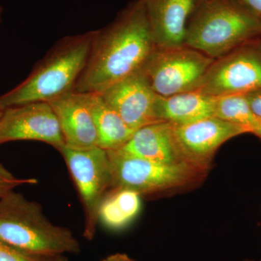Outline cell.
<instances>
[{
	"label": "cell",
	"instance_id": "6da1fadb",
	"mask_svg": "<svg viewBox=\"0 0 261 261\" xmlns=\"http://www.w3.org/2000/svg\"><path fill=\"white\" fill-rule=\"evenodd\" d=\"M156 47L144 0H134L106 27L93 31L74 92L101 93L141 71Z\"/></svg>",
	"mask_w": 261,
	"mask_h": 261
},
{
	"label": "cell",
	"instance_id": "7a4b0ae2",
	"mask_svg": "<svg viewBox=\"0 0 261 261\" xmlns=\"http://www.w3.org/2000/svg\"><path fill=\"white\" fill-rule=\"evenodd\" d=\"M92 36L93 31H90L60 39L23 82L0 96V109L31 102H49L74 92L88 59Z\"/></svg>",
	"mask_w": 261,
	"mask_h": 261
},
{
	"label": "cell",
	"instance_id": "3957f363",
	"mask_svg": "<svg viewBox=\"0 0 261 261\" xmlns=\"http://www.w3.org/2000/svg\"><path fill=\"white\" fill-rule=\"evenodd\" d=\"M0 240L42 256L81 252L80 242L70 228L51 223L40 204L14 190L0 198Z\"/></svg>",
	"mask_w": 261,
	"mask_h": 261
},
{
	"label": "cell",
	"instance_id": "277c9868",
	"mask_svg": "<svg viewBox=\"0 0 261 261\" xmlns=\"http://www.w3.org/2000/svg\"><path fill=\"white\" fill-rule=\"evenodd\" d=\"M261 37V22L238 0H203L192 15L185 45L213 59Z\"/></svg>",
	"mask_w": 261,
	"mask_h": 261
},
{
	"label": "cell",
	"instance_id": "5b68a950",
	"mask_svg": "<svg viewBox=\"0 0 261 261\" xmlns=\"http://www.w3.org/2000/svg\"><path fill=\"white\" fill-rule=\"evenodd\" d=\"M111 188L129 189L141 196L153 195L188 186L205 171L187 163H163L108 151Z\"/></svg>",
	"mask_w": 261,
	"mask_h": 261
},
{
	"label": "cell",
	"instance_id": "8992f818",
	"mask_svg": "<svg viewBox=\"0 0 261 261\" xmlns=\"http://www.w3.org/2000/svg\"><path fill=\"white\" fill-rule=\"evenodd\" d=\"M59 152L74 182L83 207L84 238L91 241L97 232L99 207L111 189L108 151L98 146L87 149L64 146Z\"/></svg>",
	"mask_w": 261,
	"mask_h": 261
},
{
	"label": "cell",
	"instance_id": "52a82bcc",
	"mask_svg": "<svg viewBox=\"0 0 261 261\" xmlns=\"http://www.w3.org/2000/svg\"><path fill=\"white\" fill-rule=\"evenodd\" d=\"M214 60L187 45L156 47L142 70L155 93L168 97L197 90Z\"/></svg>",
	"mask_w": 261,
	"mask_h": 261
},
{
	"label": "cell",
	"instance_id": "ba28073f",
	"mask_svg": "<svg viewBox=\"0 0 261 261\" xmlns=\"http://www.w3.org/2000/svg\"><path fill=\"white\" fill-rule=\"evenodd\" d=\"M261 89V37L215 59L197 91L221 97Z\"/></svg>",
	"mask_w": 261,
	"mask_h": 261
},
{
	"label": "cell",
	"instance_id": "9c48e42d",
	"mask_svg": "<svg viewBox=\"0 0 261 261\" xmlns=\"http://www.w3.org/2000/svg\"><path fill=\"white\" fill-rule=\"evenodd\" d=\"M14 141H38L59 152L65 146L56 113L49 102L6 108L0 119V145Z\"/></svg>",
	"mask_w": 261,
	"mask_h": 261
},
{
	"label": "cell",
	"instance_id": "30bf717a",
	"mask_svg": "<svg viewBox=\"0 0 261 261\" xmlns=\"http://www.w3.org/2000/svg\"><path fill=\"white\" fill-rule=\"evenodd\" d=\"M172 126L175 142L185 162L205 172L223 144L247 134L243 127L216 116Z\"/></svg>",
	"mask_w": 261,
	"mask_h": 261
},
{
	"label": "cell",
	"instance_id": "8fae6325",
	"mask_svg": "<svg viewBox=\"0 0 261 261\" xmlns=\"http://www.w3.org/2000/svg\"><path fill=\"white\" fill-rule=\"evenodd\" d=\"M99 94L132 129L161 122L157 116L159 95L142 70Z\"/></svg>",
	"mask_w": 261,
	"mask_h": 261
},
{
	"label": "cell",
	"instance_id": "7c38bea8",
	"mask_svg": "<svg viewBox=\"0 0 261 261\" xmlns=\"http://www.w3.org/2000/svg\"><path fill=\"white\" fill-rule=\"evenodd\" d=\"M203 0H144L156 47L185 45L187 27Z\"/></svg>",
	"mask_w": 261,
	"mask_h": 261
},
{
	"label": "cell",
	"instance_id": "4fadbf2b",
	"mask_svg": "<svg viewBox=\"0 0 261 261\" xmlns=\"http://www.w3.org/2000/svg\"><path fill=\"white\" fill-rule=\"evenodd\" d=\"M49 103L58 118L65 146L75 149L98 146L88 93L70 92Z\"/></svg>",
	"mask_w": 261,
	"mask_h": 261
},
{
	"label": "cell",
	"instance_id": "5bb4252c",
	"mask_svg": "<svg viewBox=\"0 0 261 261\" xmlns=\"http://www.w3.org/2000/svg\"><path fill=\"white\" fill-rule=\"evenodd\" d=\"M116 151L155 162L187 163L175 142L172 124L168 122H158L136 130L130 140Z\"/></svg>",
	"mask_w": 261,
	"mask_h": 261
},
{
	"label": "cell",
	"instance_id": "9a60e30c",
	"mask_svg": "<svg viewBox=\"0 0 261 261\" xmlns=\"http://www.w3.org/2000/svg\"><path fill=\"white\" fill-rule=\"evenodd\" d=\"M216 101V97L197 90L168 97L159 96L158 119L173 125H185L215 116Z\"/></svg>",
	"mask_w": 261,
	"mask_h": 261
},
{
	"label": "cell",
	"instance_id": "2e32d148",
	"mask_svg": "<svg viewBox=\"0 0 261 261\" xmlns=\"http://www.w3.org/2000/svg\"><path fill=\"white\" fill-rule=\"evenodd\" d=\"M97 132L98 147L106 151L123 147L135 130L130 128L99 93H88Z\"/></svg>",
	"mask_w": 261,
	"mask_h": 261
},
{
	"label": "cell",
	"instance_id": "e0dca14e",
	"mask_svg": "<svg viewBox=\"0 0 261 261\" xmlns=\"http://www.w3.org/2000/svg\"><path fill=\"white\" fill-rule=\"evenodd\" d=\"M142 196L129 189L111 188L103 199L99 211V222L108 229H123L140 214Z\"/></svg>",
	"mask_w": 261,
	"mask_h": 261
},
{
	"label": "cell",
	"instance_id": "ac0fdd59",
	"mask_svg": "<svg viewBox=\"0 0 261 261\" xmlns=\"http://www.w3.org/2000/svg\"><path fill=\"white\" fill-rule=\"evenodd\" d=\"M215 116L243 127L261 140V118L250 109L245 94L216 97Z\"/></svg>",
	"mask_w": 261,
	"mask_h": 261
},
{
	"label": "cell",
	"instance_id": "d6986e66",
	"mask_svg": "<svg viewBox=\"0 0 261 261\" xmlns=\"http://www.w3.org/2000/svg\"><path fill=\"white\" fill-rule=\"evenodd\" d=\"M0 261H68L65 255L42 256L29 253L0 240Z\"/></svg>",
	"mask_w": 261,
	"mask_h": 261
},
{
	"label": "cell",
	"instance_id": "ffe728a7",
	"mask_svg": "<svg viewBox=\"0 0 261 261\" xmlns=\"http://www.w3.org/2000/svg\"><path fill=\"white\" fill-rule=\"evenodd\" d=\"M37 183V180L34 178L16 177L0 163V198L17 187Z\"/></svg>",
	"mask_w": 261,
	"mask_h": 261
},
{
	"label": "cell",
	"instance_id": "44dd1931",
	"mask_svg": "<svg viewBox=\"0 0 261 261\" xmlns=\"http://www.w3.org/2000/svg\"><path fill=\"white\" fill-rule=\"evenodd\" d=\"M245 97L252 112L261 118V89L245 94Z\"/></svg>",
	"mask_w": 261,
	"mask_h": 261
},
{
	"label": "cell",
	"instance_id": "7402d4cb",
	"mask_svg": "<svg viewBox=\"0 0 261 261\" xmlns=\"http://www.w3.org/2000/svg\"><path fill=\"white\" fill-rule=\"evenodd\" d=\"M244 8L261 22V0H238Z\"/></svg>",
	"mask_w": 261,
	"mask_h": 261
},
{
	"label": "cell",
	"instance_id": "603a6c76",
	"mask_svg": "<svg viewBox=\"0 0 261 261\" xmlns=\"http://www.w3.org/2000/svg\"><path fill=\"white\" fill-rule=\"evenodd\" d=\"M101 261H136L124 253H115L108 255Z\"/></svg>",
	"mask_w": 261,
	"mask_h": 261
},
{
	"label": "cell",
	"instance_id": "cb8c5ba5",
	"mask_svg": "<svg viewBox=\"0 0 261 261\" xmlns=\"http://www.w3.org/2000/svg\"><path fill=\"white\" fill-rule=\"evenodd\" d=\"M3 111H4V110L0 109V119H1L2 116H3Z\"/></svg>",
	"mask_w": 261,
	"mask_h": 261
},
{
	"label": "cell",
	"instance_id": "d4e9b609",
	"mask_svg": "<svg viewBox=\"0 0 261 261\" xmlns=\"http://www.w3.org/2000/svg\"><path fill=\"white\" fill-rule=\"evenodd\" d=\"M2 11H3V10H2V8H0V21H1V14H2Z\"/></svg>",
	"mask_w": 261,
	"mask_h": 261
},
{
	"label": "cell",
	"instance_id": "484cf974",
	"mask_svg": "<svg viewBox=\"0 0 261 261\" xmlns=\"http://www.w3.org/2000/svg\"><path fill=\"white\" fill-rule=\"evenodd\" d=\"M259 261H261V257H260V260H259Z\"/></svg>",
	"mask_w": 261,
	"mask_h": 261
}]
</instances>
